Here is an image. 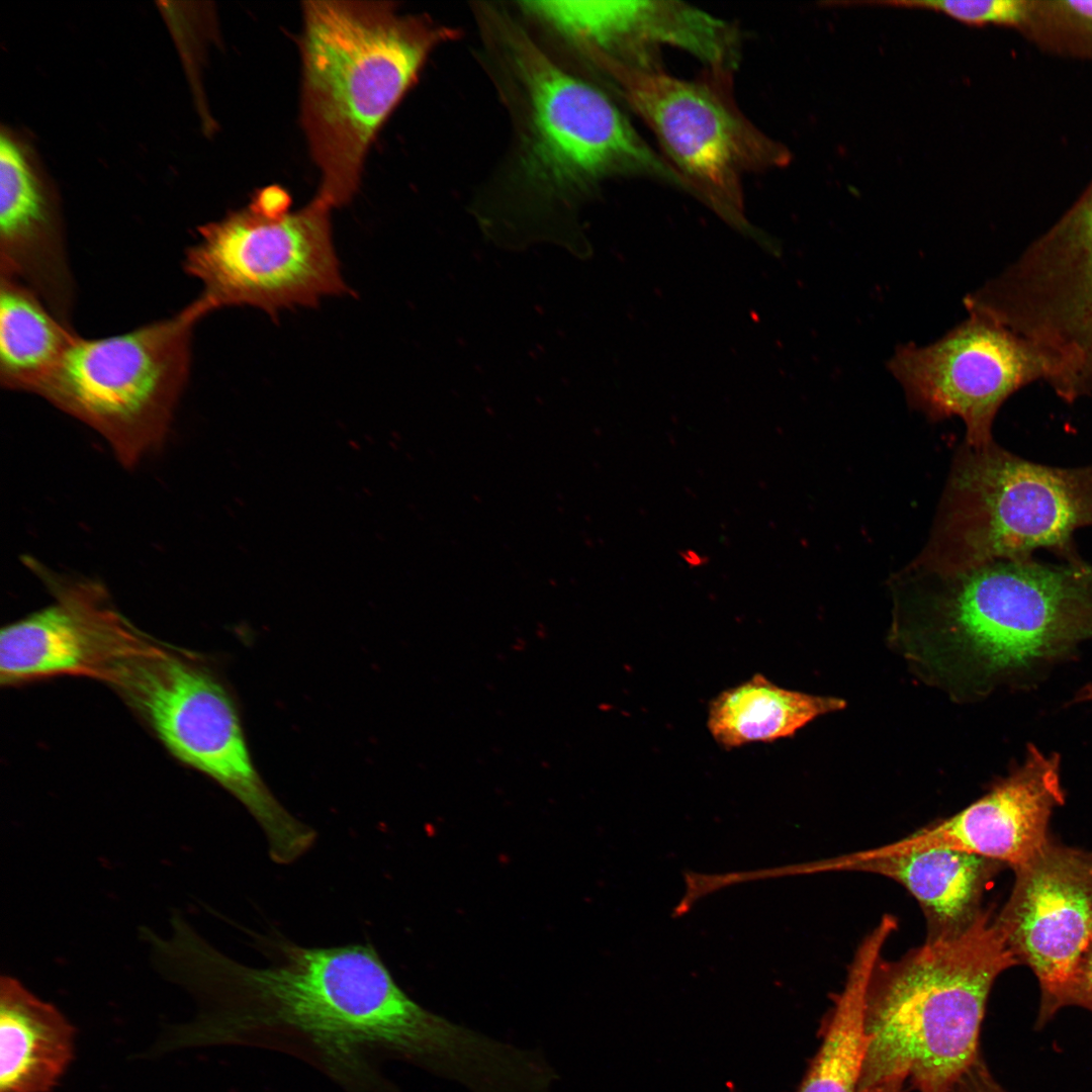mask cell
Returning <instances> with one entry per match:
<instances>
[{
	"label": "cell",
	"instance_id": "3",
	"mask_svg": "<svg viewBox=\"0 0 1092 1092\" xmlns=\"http://www.w3.org/2000/svg\"><path fill=\"white\" fill-rule=\"evenodd\" d=\"M302 16L301 123L321 173L316 196L338 207L426 58L454 31L390 2L306 1Z\"/></svg>",
	"mask_w": 1092,
	"mask_h": 1092
},
{
	"label": "cell",
	"instance_id": "21",
	"mask_svg": "<svg viewBox=\"0 0 1092 1092\" xmlns=\"http://www.w3.org/2000/svg\"><path fill=\"white\" fill-rule=\"evenodd\" d=\"M78 334L18 280L0 274V383L37 394Z\"/></svg>",
	"mask_w": 1092,
	"mask_h": 1092
},
{
	"label": "cell",
	"instance_id": "14",
	"mask_svg": "<svg viewBox=\"0 0 1092 1092\" xmlns=\"http://www.w3.org/2000/svg\"><path fill=\"white\" fill-rule=\"evenodd\" d=\"M24 563L55 601L2 628V685L60 674L103 679L116 661L151 641L115 610L99 582L60 575L34 558Z\"/></svg>",
	"mask_w": 1092,
	"mask_h": 1092
},
{
	"label": "cell",
	"instance_id": "12",
	"mask_svg": "<svg viewBox=\"0 0 1092 1092\" xmlns=\"http://www.w3.org/2000/svg\"><path fill=\"white\" fill-rule=\"evenodd\" d=\"M910 406L931 421L959 417L966 444L993 442L992 426L1005 400L1054 368L1034 345L1005 327L970 313L937 341L899 346L888 362Z\"/></svg>",
	"mask_w": 1092,
	"mask_h": 1092
},
{
	"label": "cell",
	"instance_id": "25",
	"mask_svg": "<svg viewBox=\"0 0 1092 1092\" xmlns=\"http://www.w3.org/2000/svg\"><path fill=\"white\" fill-rule=\"evenodd\" d=\"M1050 5L1070 24L1092 33V1H1057Z\"/></svg>",
	"mask_w": 1092,
	"mask_h": 1092
},
{
	"label": "cell",
	"instance_id": "11",
	"mask_svg": "<svg viewBox=\"0 0 1092 1092\" xmlns=\"http://www.w3.org/2000/svg\"><path fill=\"white\" fill-rule=\"evenodd\" d=\"M968 302L1051 360L1059 397L1091 396L1092 196Z\"/></svg>",
	"mask_w": 1092,
	"mask_h": 1092
},
{
	"label": "cell",
	"instance_id": "23",
	"mask_svg": "<svg viewBox=\"0 0 1092 1092\" xmlns=\"http://www.w3.org/2000/svg\"><path fill=\"white\" fill-rule=\"evenodd\" d=\"M1076 1005L1092 1011V939L1081 953L1065 996L1064 1006Z\"/></svg>",
	"mask_w": 1092,
	"mask_h": 1092
},
{
	"label": "cell",
	"instance_id": "20",
	"mask_svg": "<svg viewBox=\"0 0 1092 1092\" xmlns=\"http://www.w3.org/2000/svg\"><path fill=\"white\" fill-rule=\"evenodd\" d=\"M844 707L842 699L788 690L755 673L712 700L707 727L717 744L733 749L791 737L816 718Z\"/></svg>",
	"mask_w": 1092,
	"mask_h": 1092
},
{
	"label": "cell",
	"instance_id": "2",
	"mask_svg": "<svg viewBox=\"0 0 1092 1092\" xmlns=\"http://www.w3.org/2000/svg\"><path fill=\"white\" fill-rule=\"evenodd\" d=\"M891 594L890 646L958 703L1025 684L1092 640V565L1081 556L949 572L909 564Z\"/></svg>",
	"mask_w": 1092,
	"mask_h": 1092
},
{
	"label": "cell",
	"instance_id": "27",
	"mask_svg": "<svg viewBox=\"0 0 1092 1092\" xmlns=\"http://www.w3.org/2000/svg\"><path fill=\"white\" fill-rule=\"evenodd\" d=\"M679 555L690 566L694 567L704 565L707 559L692 549L680 551Z\"/></svg>",
	"mask_w": 1092,
	"mask_h": 1092
},
{
	"label": "cell",
	"instance_id": "16",
	"mask_svg": "<svg viewBox=\"0 0 1092 1092\" xmlns=\"http://www.w3.org/2000/svg\"><path fill=\"white\" fill-rule=\"evenodd\" d=\"M0 274L27 286L73 328L75 281L57 203L8 134L0 143Z\"/></svg>",
	"mask_w": 1092,
	"mask_h": 1092
},
{
	"label": "cell",
	"instance_id": "22",
	"mask_svg": "<svg viewBox=\"0 0 1092 1092\" xmlns=\"http://www.w3.org/2000/svg\"><path fill=\"white\" fill-rule=\"evenodd\" d=\"M871 4L928 9L969 25H1021L1035 12L1034 3L1022 0H901Z\"/></svg>",
	"mask_w": 1092,
	"mask_h": 1092
},
{
	"label": "cell",
	"instance_id": "9",
	"mask_svg": "<svg viewBox=\"0 0 1092 1092\" xmlns=\"http://www.w3.org/2000/svg\"><path fill=\"white\" fill-rule=\"evenodd\" d=\"M596 63L654 132L687 189L729 220H743L744 174L791 159L740 111L729 71L710 69L701 79L682 80L609 58Z\"/></svg>",
	"mask_w": 1092,
	"mask_h": 1092
},
{
	"label": "cell",
	"instance_id": "18",
	"mask_svg": "<svg viewBox=\"0 0 1092 1092\" xmlns=\"http://www.w3.org/2000/svg\"><path fill=\"white\" fill-rule=\"evenodd\" d=\"M74 1027L17 980L0 984V1092H49L74 1054Z\"/></svg>",
	"mask_w": 1092,
	"mask_h": 1092
},
{
	"label": "cell",
	"instance_id": "4",
	"mask_svg": "<svg viewBox=\"0 0 1092 1092\" xmlns=\"http://www.w3.org/2000/svg\"><path fill=\"white\" fill-rule=\"evenodd\" d=\"M1016 965L992 909L898 960L881 957L866 993L868 1048L857 1092L895 1075L910 1078L919 1092H949L980 1058L994 982Z\"/></svg>",
	"mask_w": 1092,
	"mask_h": 1092
},
{
	"label": "cell",
	"instance_id": "19",
	"mask_svg": "<svg viewBox=\"0 0 1092 1092\" xmlns=\"http://www.w3.org/2000/svg\"><path fill=\"white\" fill-rule=\"evenodd\" d=\"M888 915L858 944L842 991L835 996L822 1044L799 1092H857L866 1059V993L872 971L897 930Z\"/></svg>",
	"mask_w": 1092,
	"mask_h": 1092
},
{
	"label": "cell",
	"instance_id": "10",
	"mask_svg": "<svg viewBox=\"0 0 1092 1092\" xmlns=\"http://www.w3.org/2000/svg\"><path fill=\"white\" fill-rule=\"evenodd\" d=\"M507 42L529 104L525 168L534 182L573 192L639 174L686 188L605 93L564 72L522 31L508 30Z\"/></svg>",
	"mask_w": 1092,
	"mask_h": 1092
},
{
	"label": "cell",
	"instance_id": "15",
	"mask_svg": "<svg viewBox=\"0 0 1092 1092\" xmlns=\"http://www.w3.org/2000/svg\"><path fill=\"white\" fill-rule=\"evenodd\" d=\"M1064 803L1061 755L1028 744L1023 760L968 807L875 849L903 852L949 848L1013 870L1048 842L1053 812Z\"/></svg>",
	"mask_w": 1092,
	"mask_h": 1092
},
{
	"label": "cell",
	"instance_id": "6",
	"mask_svg": "<svg viewBox=\"0 0 1092 1092\" xmlns=\"http://www.w3.org/2000/svg\"><path fill=\"white\" fill-rule=\"evenodd\" d=\"M103 680L176 758L244 805L274 861L290 863L313 845L314 830L293 817L257 772L233 699L210 670L151 641L116 661Z\"/></svg>",
	"mask_w": 1092,
	"mask_h": 1092
},
{
	"label": "cell",
	"instance_id": "8",
	"mask_svg": "<svg viewBox=\"0 0 1092 1092\" xmlns=\"http://www.w3.org/2000/svg\"><path fill=\"white\" fill-rule=\"evenodd\" d=\"M198 321L187 304L119 335H78L36 395L96 431L121 464L133 466L170 430Z\"/></svg>",
	"mask_w": 1092,
	"mask_h": 1092
},
{
	"label": "cell",
	"instance_id": "7",
	"mask_svg": "<svg viewBox=\"0 0 1092 1092\" xmlns=\"http://www.w3.org/2000/svg\"><path fill=\"white\" fill-rule=\"evenodd\" d=\"M289 208V195L270 186L247 206L199 229L183 268L201 285L188 303L200 320L240 305L273 316L349 292L333 244V206L315 196L300 209Z\"/></svg>",
	"mask_w": 1092,
	"mask_h": 1092
},
{
	"label": "cell",
	"instance_id": "5",
	"mask_svg": "<svg viewBox=\"0 0 1092 1092\" xmlns=\"http://www.w3.org/2000/svg\"><path fill=\"white\" fill-rule=\"evenodd\" d=\"M1092 527V465L1063 468L994 441L957 453L930 538L911 563L949 572L1049 550L1080 556L1073 535Z\"/></svg>",
	"mask_w": 1092,
	"mask_h": 1092
},
{
	"label": "cell",
	"instance_id": "17",
	"mask_svg": "<svg viewBox=\"0 0 1092 1092\" xmlns=\"http://www.w3.org/2000/svg\"><path fill=\"white\" fill-rule=\"evenodd\" d=\"M1004 868L999 861L949 848L903 852L870 848L794 866L788 873L858 872L888 878L917 901L927 937L933 938L967 928L983 910V896Z\"/></svg>",
	"mask_w": 1092,
	"mask_h": 1092
},
{
	"label": "cell",
	"instance_id": "1",
	"mask_svg": "<svg viewBox=\"0 0 1092 1092\" xmlns=\"http://www.w3.org/2000/svg\"><path fill=\"white\" fill-rule=\"evenodd\" d=\"M267 966L239 963L195 931L177 944L175 979L208 1010L193 1037L292 1055L346 1089L379 1092L376 1061L392 1055L455 1077L475 1061L478 1033L415 1002L370 944L302 946L260 938Z\"/></svg>",
	"mask_w": 1092,
	"mask_h": 1092
},
{
	"label": "cell",
	"instance_id": "28",
	"mask_svg": "<svg viewBox=\"0 0 1092 1092\" xmlns=\"http://www.w3.org/2000/svg\"><path fill=\"white\" fill-rule=\"evenodd\" d=\"M1075 701L1080 702H1092V682L1085 685L1079 690L1075 697Z\"/></svg>",
	"mask_w": 1092,
	"mask_h": 1092
},
{
	"label": "cell",
	"instance_id": "24",
	"mask_svg": "<svg viewBox=\"0 0 1092 1092\" xmlns=\"http://www.w3.org/2000/svg\"><path fill=\"white\" fill-rule=\"evenodd\" d=\"M949 1092H1007L992 1077L981 1057L962 1075Z\"/></svg>",
	"mask_w": 1092,
	"mask_h": 1092
},
{
	"label": "cell",
	"instance_id": "13",
	"mask_svg": "<svg viewBox=\"0 0 1092 1092\" xmlns=\"http://www.w3.org/2000/svg\"><path fill=\"white\" fill-rule=\"evenodd\" d=\"M1011 893L995 922L1018 965L1040 987L1038 1023L1064 1007L1075 966L1092 939V849L1053 836L1013 869Z\"/></svg>",
	"mask_w": 1092,
	"mask_h": 1092
},
{
	"label": "cell",
	"instance_id": "26",
	"mask_svg": "<svg viewBox=\"0 0 1092 1092\" xmlns=\"http://www.w3.org/2000/svg\"><path fill=\"white\" fill-rule=\"evenodd\" d=\"M906 1079L904 1075H895L860 1092H902Z\"/></svg>",
	"mask_w": 1092,
	"mask_h": 1092
}]
</instances>
